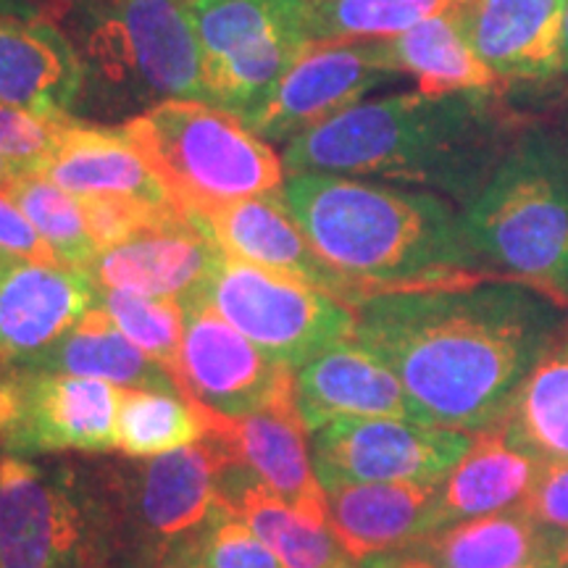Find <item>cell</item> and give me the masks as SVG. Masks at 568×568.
Wrapping results in <instances>:
<instances>
[{"mask_svg":"<svg viewBox=\"0 0 568 568\" xmlns=\"http://www.w3.org/2000/svg\"><path fill=\"white\" fill-rule=\"evenodd\" d=\"M566 335L564 305L529 284L487 280L372 297L355 308L353 339L393 368L416 422L479 435Z\"/></svg>","mask_w":568,"mask_h":568,"instance_id":"cell-1","label":"cell"},{"mask_svg":"<svg viewBox=\"0 0 568 568\" xmlns=\"http://www.w3.org/2000/svg\"><path fill=\"white\" fill-rule=\"evenodd\" d=\"M503 90L361 101L297 134L282 155L287 174L379 176L468 203L527 130Z\"/></svg>","mask_w":568,"mask_h":568,"instance_id":"cell-2","label":"cell"},{"mask_svg":"<svg viewBox=\"0 0 568 568\" xmlns=\"http://www.w3.org/2000/svg\"><path fill=\"white\" fill-rule=\"evenodd\" d=\"M282 197L316 253L358 287L361 303L503 280L466 243L460 213L429 190L305 172L284 182Z\"/></svg>","mask_w":568,"mask_h":568,"instance_id":"cell-3","label":"cell"},{"mask_svg":"<svg viewBox=\"0 0 568 568\" xmlns=\"http://www.w3.org/2000/svg\"><path fill=\"white\" fill-rule=\"evenodd\" d=\"M466 243L489 272L568 308V153L560 132L529 124L460 211Z\"/></svg>","mask_w":568,"mask_h":568,"instance_id":"cell-4","label":"cell"},{"mask_svg":"<svg viewBox=\"0 0 568 568\" xmlns=\"http://www.w3.org/2000/svg\"><path fill=\"white\" fill-rule=\"evenodd\" d=\"M80 9V111L132 119L166 101L209 103L184 0H82Z\"/></svg>","mask_w":568,"mask_h":568,"instance_id":"cell-5","label":"cell"},{"mask_svg":"<svg viewBox=\"0 0 568 568\" xmlns=\"http://www.w3.org/2000/svg\"><path fill=\"white\" fill-rule=\"evenodd\" d=\"M122 132L193 222L284 187V163L272 145L219 105L166 101L126 119Z\"/></svg>","mask_w":568,"mask_h":568,"instance_id":"cell-6","label":"cell"},{"mask_svg":"<svg viewBox=\"0 0 568 568\" xmlns=\"http://www.w3.org/2000/svg\"><path fill=\"white\" fill-rule=\"evenodd\" d=\"M203 51L209 103L245 122L308 45V0H184Z\"/></svg>","mask_w":568,"mask_h":568,"instance_id":"cell-7","label":"cell"},{"mask_svg":"<svg viewBox=\"0 0 568 568\" xmlns=\"http://www.w3.org/2000/svg\"><path fill=\"white\" fill-rule=\"evenodd\" d=\"M205 301L240 335L295 372L355 335L351 305L293 276L230 255L213 274Z\"/></svg>","mask_w":568,"mask_h":568,"instance_id":"cell-8","label":"cell"},{"mask_svg":"<svg viewBox=\"0 0 568 568\" xmlns=\"http://www.w3.org/2000/svg\"><path fill=\"white\" fill-rule=\"evenodd\" d=\"M98 506L69 471L0 453V568H98Z\"/></svg>","mask_w":568,"mask_h":568,"instance_id":"cell-9","label":"cell"},{"mask_svg":"<svg viewBox=\"0 0 568 568\" xmlns=\"http://www.w3.org/2000/svg\"><path fill=\"white\" fill-rule=\"evenodd\" d=\"M232 456L219 439L163 453L119 479L124 516L159 568L182 558L226 510L224 471Z\"/></svg>","mask_w":568,"mask_h":568,"instance_id":"cell-10","label":"cell"},{"mask_svg":"<svg viewBox=\"0 0 568 568\" xmlns=\"http://www.w3.org/2000/svg\"><path fill=\"white\" fill-rule=\"evenodd\" d=\"M474 435L408 418H339L314 432L316 477L332 485H439Z\"/></svg>","mask_w":568,"mask_h":568,"instance_id":"cell-11","label":"cell"},{"mask_svg":"<svg viewBox=\"0 0 568 568\" xmlns=\"http://www.w3.org/2000/svg\"><path fill=\"white\" fill-rule=\"evenodd\" d=\"M187 322L180 347V395L222 416H247L295 393V368L240 335L213 305H184Z\"/></svg>","mask_w":568,"mask_h":568,"instance_id":"cell-12","label":"cell"},{"mask_svg":"<svg viewBox=\"0 0 568 568\" xmlns=\"http://www.w3.org/2000/svg\"><path fill=\"white\" fill-rule=\"evenodd\" d=\"M13 414L6 426L3 453H109L116 450V416L124 387L88 376L17 368Z\"/></svg>","mask_w":568,"mask_h":568,"instance_id":"cell-13","label":"cell"},{"mask_svg":"<svg viewBox=\"0 0 568 568\" xmlns=\"http://www.w3.org/2000/svg\"><path fill=\"white\" fill-rule=\"evenodd\" d=\"M393 77L385 40L308 42L274 95L245 124L261 140L290 142L361 103Z\"/></svg>","mask_w":568,"mask_h":568,"instance_id":"cell-14","label":"cell"},{"mask_svg":"<svg viewBox=\"0 0 568 568\" xmlns=\"http://www.w3.org/2000/svg\"><path fill=\"white\" fill-rule=\"evenodd\" d=\"M201 410L209 437L226 447L234 466L251 468L261 485L290 503L297 514L329 521L326 493L308 450V426L297 408L295 393L247 416H222L203 406Z\"/></svg>","mask_w":568,"mask_h":568,"instance_id":"cell-15","label":"cell"},{"mask_svg":"<svg viewBox=\"0 0 568 568\" xmlns=\"http://www.w3.org/2000/svg\"><path fill=\"white\" fill-rule=\"evenodd\" d=\"M95 308L82 268L0 255V364L27 366Z\"/></svg>","mask_w":568,"mask_h":568,"instance_id":"cell-16","label":"cell"},{"mask_svg":"<svg viewBox=\"0 0 568 568\" xmlns=\"http://www.w3.org/2000/svg\"><path fill=\"white\" fill-rule=\"evenodd\" d=\"M222 261V247L184 216L101 251L88 274L98 290H126L190 305L203 301Z\"/></svg>","mask_w":568,"mask_h":568,"instance_id":"cell-17","label":"cell"},{"mask_svg":"<svg viewBox=\"0 0 568 568\" xmlns=\"http://www.w3.org/2000/svg\"><path fill=\"white\" fill-rule=\"evenodd\" d=\"M195 224L230 258L293 276L337 297L351 308L361 305L358 287L316 253V247L290 213L282 193L224 205Z\"/></svg>","mask_w":568,"mask_h":568,"instance_id":"cell-18","label":"cell"},{"mask_svg":"<svg viewBox=\"0 0 568 568\" xmlns=\"http://www.w3.org/2000/svg\"><path fill=\"white\" fill-rule=\"evenodd\" d=\"M568 0H468L458 17L471 48L503 82L566 71Z\"/></svg>","mask_w":568,"mask_h":568,"instance_id":"cell-19","label":"cell"},{"mask_svg":"<svg viewBox=\"0 0 568 568\" xmlns=\"http://www.w3.org/2000/svg\"><path fill=\"white\" fill-rule=\"evenodd\" d=\"M82 61L67 32L51 21L0 13V103L63 122L77 119Z\"/></svg>","mask_w":568,"mask_h":568,"instance_id":"cell-20","label":"cell"},{"mask_svg":"<svg viewBox=\"0 0 568 568\" xmlns=\"http://www.w3.org/2000/svg\"><path fill=\"white\" fill-rule=\"evenodd\" d=\"M295 400L308 432L324 429L339 418H408L414 408L379 355L345 339L295 372Z\"/></svg>","mask_w":568,"mask_h":568,"instance_id":"cell-21","label":"cell"},{"mask_svg":"<svg viewBox=\"0 0 568 568\" xmlns=\"http://www.w3.org/2000/svg\"><path fill=\"white\" fill-rule=\"evenodd\" d=\"M443 485V481H439ZM439 485H332L326 518L353 560L406 550L437 529Z\"/></svg>","mask_w":568,"mask_h":568,"instance_id":"cell-22","label":"cell"},{"mask_svg":"<svg viewBox=\"0 0 568 568\" xmlns=\"http://www.w3.org/2000/svg\"><path fill=\"white\" fill-rule=\"evenodd\" d=\"M34 174L45 176L74 197H130L172 203L159 176L126 140L122 126L67 119Z\"/></svg>","mask_w":568,"mask_h":568,"instance_id":"cell-23","label":"cell"},{"mask_svg":"<svg viewBox=\"0 0 568 568\" xmlns=\"http://www.w3.org/2000/svg\"><path fill=\"white\" fill-rule=\"evenodd\" d=\"M542 466V460L510 443L500 426L479 432L474 435L471 450L439 485L437 529L466 518L521 508Z\"/></svg>","mask_w":568,"mask_h":568,"instance_id":"cell-24","label":"cell"},{"mask_svg":"<svg viewBox=\"0 0 568 568\" xmlns=\"http://www.w3.org/2000/svg\"><path fill=\"white\" fill-rule=\"evenodd\" d=\"M387 63L397 77H416L424 95L471 90H506V82L479 59L468 42L458 9L439 13L385 40Z\"/></svg>","mask_w":568,"mask_h":568,"instance_id":"cell-25","label":"cell"},{"mask_svg":"<svg viewBox=\"0 0 568 568\" xmlns=\"http://www.w3.org/2000/svg\"><path fill=\"white\" fill-rule=\"evenodd\" d=\"M19 368L88 376V379H103L124 389H163V393L180 395L172 374L148 358L138 345H132L101 308L88 311V316L51 351Z\"/></svg>","mask_w":568,"mask_h":568,"instance_id":"cell-26","label":"cell"},{"mask_svg":"<svg viewBox=\"0 0 568 568\" xmlns=\"http://www.w3.org/2000/svg\"><path fill=\"white\" fill-rule=\"evenodd\" d=\"M226 495V493H224ZM230 510L266 542L284 568H358L337 542L329 521L303 516L258 479L226 495Z\"/></svg>","mask_w":568,"mask_h":568,"instance_id":"cell-27","label":"cell"},{"mask_svg":"<svg viewBox=\"0 0 568 568\" xmlns=\"http://www.w3.org/2000/svg\"><path fill=\"white\" fill-rule=\"evenodd\" d=\"M497 426L542 464L568 460V335L518 385Z\"/></svg>","mask_w":568,"mask_h":568,"instance_id":"cell-28","label":"cell"},{"mask_svg":"<svg viewBox=\"0 0 568 568\" xmlns=\"http://www.w3.org/2000/svg\"><path fill=\"white\" fill-rule=\"evenodd\" d=\"M447 568H518L542 556V539L524 508L466 518L416 545Z\"/></svg>","mask_w":568,"mask_h":568,"instance_id":"cell-29","label":"cell"},{"mask_svg":"<svg viewBox=\"0 0 568 568\" xmlns=\"http://www.w3.org/2000/svg\"><path fill=\"white\" fill-rule=\"evenodd\" d=\"M209 437L197 403L163 389H124L116 416V450L155 458Z\"/></svg>","mask_w":568,"mask_h":568,"instance_id":"cell-30","label":"cell"},{"mask_svg":"<svg viewBox=\"0 0 568 568\" xmlns=\"http://www.w3.org/2000/svg\"><path fill=\"white\" fill-rule=\"evenodd\" d=\"M468 0H308V42L393 40L422 21L456 11Z\"/></svg>","mask_w":568,"mask_h":568,"instance_id":"cell-31","label":"cell"},{"mask_svg":"<svg viewBox=\"0 0 568 568\" xmlns=\"http://www.w3.org/2000/svg\"><path fill=\"white\" fill-rule=\"evenodd\" d=\"M6 190L27 213L40 237L53 247L61 264L88 272L98 255V245L84 222L80 197L34 172L19 174Z\"/></svg>","mask_w":568,"mask_h":568,"instance_id":"cell-32","label":"cell"},{"mask_svg":"<svg viewBox=\"0 0 568 568\" xmlns=\"http://www.w3.org/2000/svg\"><path fill=\"white\" fill-rule=\"evenodd\" d=\"M95 308H101L122 335L138 345L148 358L161 364L176 382L180 347L184 337L187 311L169 297H148L126 290H98Z\"/></svg>","mask_w":568,"mask_h":568,"instance_id":"cell-33","label":"cell"},{"mask_svg":"<svg viewBox=\"0 0 568 568\" xmlns=\"http://www.w3.org/2000/svg\"><path fill=\"white\" fill-rule=\"evenodd\" d=\"M176 560H187L195 568H284L282 560L266 548L264 539L243 518L232 514L230 503L193 548Z\"/></svg>","mask_w":568,"mask_h":568,"instance_id":"cell-34","label":"cell"},{"mask_svg":"<svg viewBox=\"0 0 568 568\" xmlns=\"http://www.w3.org/2000/svg\"><path fill=\"white\" fill-rule=\"evenodd\" d=\"M521 508L535 521L545 560L556 568H568V460L542 466Z\"/></svg>","mask_w":568,"mask_h":568,"instance_id":"cell-35","label":"cell"},{"mask_svg":"<svg viewBox=\"0 0 568 568\" xmlns=\"http://www.w3.org/2000/svg\"><path fill=\"white\" fill-rule=\"evenodd\" d=\"M63 122H45V119L0 103V153L9 155L24 174L38 172L51 153Z\"/></svg>","mask_w":568,"mask_h":568,"instance_id":"cell-36","label":"cell"},{"mask_svg":"<svg viewBox=\"0 0 568 568\" xmlns=\"http://www.w3.org/2000/svg\"><path fill=\"white\" fill-rule=\"evenodd\" d=\"M0 255L38 261V264H61L59 255L40 237V232L9 195V190H0Z\"/></svg>","mask_w":568,"mask_h":568,"instance_id":"cell-37","label":"cell"},{"mask_svg":"<svg viewBox=\"0 0 568 568\" xmlns=\"http://www.w3.org/2000/svg\"><path fill=\"white\" fill-rule=\"evenodd\" d=\"M80 3L82 0H0V13L61 24L80 9Z\"/></svg>","mask_w":568,"mask_h":568,"instance_id":"cell-38","label":"cell"},{"mask_svg":"<svg viewBox=\"0 0 568 568\" xmlns=\"http://www.w3.org/2000/svg\"><path fill=\"white\" fill-rule=\"evenodd\" d=\"M364 568H447L445 564H439L435 556L422 548H406V550H395V552H385V556H374L368 558Z\"/></svg>","mask_w":568,"mask_h":568,"instance_id":"cell-39","label":"cell"},{"mask_svg":"<svg viewBox=\"0 0 568 568\" xmlns=\"http://www.w3.org/2000/svg\"><path fill=\"white\" fill-rule=\"evenodd\" d=\"M13 414V374L11 366L0 364V450H3V435L6 426L11 422Z\"/></svg>","mask_w":568,"mask_h":568,"instance_id":"cell-40","label":"cell"},{"mask_svg":"<svg viewBox=\"0 0 568 568\" xmlns=\"http://www.w3.org/2000/svg\"><path fill=\"white\" fill-rule=\"evenodd\" d=\"M19 174H24V172H21L17 163H13V161L9 159V155L0 153V190L9 187V184H11L13 180H17Z\"/></svg>","mask_w":568,"mask_h":568,"instance_id":"cell-41","label":"cell"},{"mask_svg":"<svg viewBox=\"0 0 568 568\" xmlns=\"http://www.w3.org/2000/svg\"><path fill=\"white\" fill-rule=\"evenodd\" d=\"M518 568H556V566H552L550 560H545V558H535V560H529V564H524Z\"/></svg>","mask_w":568,"mask_h":568,"instance_id":"cell-42","label":"cell"},{"mask_svg":"<svg viewBox=\"0 0 568 568\" xmlns=\"http://www.w3.org/2000/svg\"><path fill=\"white\" fill-rule=\"evenodd\" d=\"M161 568H195V566L187 564V560H174V564H166V566H161Z\"/></svg>","mask_w":568,"mask_h":568,"instance_id":"cell-43","label":"cell"},{"mask_svg":"<svg viewBox=\"0 0 568 568\" xmlns=\"http://www.w3.org/2000/svg\"><path fill=\"white\" fill-rule=\"evenodd\" d=\"M566 71H568V13H566Z\"/></svg>","mask_w":568,"mask_h":568,"instance_id":"cell-44","label":"cell"},{"mask_svg":"<svg viewBox=\"0 0 568 568\" xmlns=\"http://www.w3.org/2000/svg\"><path fill=\"white\" fill-rule=\"evenodd\" d=\"M560 138H564V145H566V153H568V132H560Z\"/></svg>","mask_w":568,"mask_h":568,"instance_id":"cell-45","label":"cell"}]
</instances>
